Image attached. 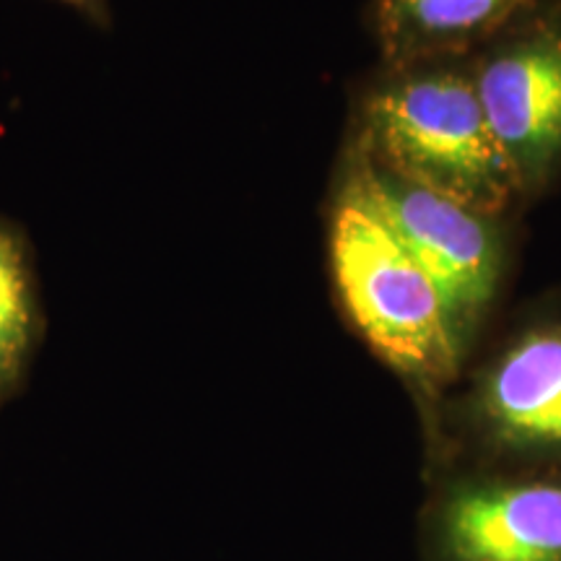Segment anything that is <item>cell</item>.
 Wrapping results in <instances>:
<instances>
[{
	"label": "cell",
	"mask_w": 561,
	"mask_h": 561,
	"mask_svg": "<svg viewBox=\"0 0 561 561\" xmlns=\"http://www.w3.org/2000/svg\"><path fill=\"white\" fill-rule=\"evenodd\" d=\"M541 0H371V26L390 68L479 53Z\"/></svg>",
	"instance_id": "obj_7"
},
{
	"label": "cell",
	"mask_w": 561,
	"mask_h": 561,
	"mask_svg": "<svg viewBox=\"0 0 561 561\" xmlns=\"http://www.w3.org/2000/svg\"><path fill=\"white\" fill-rule=\"evenodd\" d=\"M58 3L73 9L79 16H83L96 30H110L112 26V9L110 0H58Z\"/></svg>",
	"instance_id": "obj_9"
},
{
	"label": "cell",
	"mask_w": 561,
	"mask_h": 561,
	"mask_svg": "<svg viewBox=\"0 0 561 561\" xmlns=\"http://www.w3.org/2000/svg\"><path fill=\"white\" fill-rule=\"evenodd\" d=\"M392 73L364 100L359 149L380 170L496 219L525 191L489 128L471 68L434 60Z\"/></svg>",
	"instance_id": "obj_2"
},
{
	"label": "cell",
	"mask_w": 561,
	"mask_h": 561,
	"mask_svg": "<svg viewBox=\"0 0 561 561\" xmlns=\"http://www.w3.org/2000/svg\"><path fill=\"white\" fill-rule=\"evenodd\" d=\"M362 159L385 219L445 297L462 339L476 346L504 265L496 219L380 170L364 151Z\"/></svg>",
	"instance_id": "obj_6"
},
{
	"label": "cell",
	"mask_w": 561,
	"mask_h": 561,
	"mask_svg": "<svg viewBox=\"0 0 561 561\" xmlns=\"http://www.w3.org/2000/svg\"><path fill=\"white\" fill-rule=\"evenodd\" d=\"M426 437V466L561 471V314H538L496 343L445 398Z\"/></svg>",
	"instance_id": "obj_3"
},
{
	"label": "cell",
	"mask_w": 561,
	"mask_h": 561,
	"mask_svg": "<svg viewBox=\"0 0 561 561\" xmlns=\"http://www.w3.org/2000/svg\"><path fill=\"white\" fill-rule=\"evenodd\" d=\"M468 68L496 144L533 191L561 164V5H538Z\"/></svg>",
	"instance_id": "obj_5"
},
{
	"label": "cell",
	"mask_w": 561,
	"mask_h": 561,
	"mask_svg": "<svg viewBox=\"0 0 561 561\" xmlns=\"http://www.w3.org/2000/svg\"><path fill=\"white\" fill-rule=\"evenodd\" d=\"M42 335L45 307L32 244L0 216V411L24 390Z\"/></svg>",
	"instance_id": "obj_8"
},
{
	"label": "cell",
	"mask_w": 561,
	"mask_h": 561,
	"mask_svg": "<svg viewBox=\"0 0 561 561\" xmlns=\"http://www.w3.org/2000/svg\"><path fill=\"white\" fill-rule=\"evenodd\" d=\"M419 561H561V471L426 466Z\"/></svg>",
	"instance_id": "obj_4"
},
{
	"label": "cell",
	"mask_w": 561,
	"mask_h": 561,
	"mask_svg": "<svg viewBox=\"0 0 561 561\" xmlns=\"http://www.w3.org/2000/svg\"><path fill=\"white\" fill-rule=\"evenodd\" d=\"M328 263L348 328L413 392L430 424L466 377L473 346L377 206L354 140L328 210Z\"/></svg>",
	"instance_id": "obj_1"
}]
</instances>
